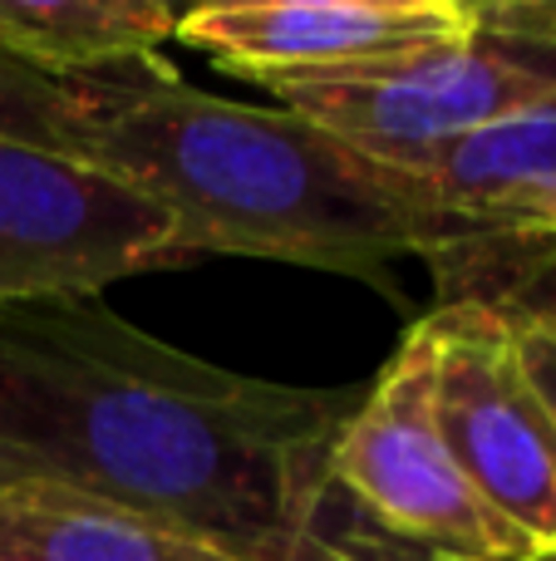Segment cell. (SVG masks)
I'll list each match as a JSON object with an SVG mask.
<instances>
[{
  "label": "cell",
  "instance_id": "obj_4",
  "mask_svg": "<svg viewBox=\"0 0 556 561\" xmlns=\"http://www.w3.org/2000/svg\"><path fill=\"white\" fill-rule=\"evenodd\" d=\"M331 483L374 561H532L463 478L433 419V340L414 320L331 444Z\"/></svg>",
  "mask_w": 556,
  "mask_h": 561
},
{
  "label": "cell",
  "instance_id": "obj_6",
  "mask_svg": "<svg viewBox=\"0 0 556 561\" xmlns=\"http://www.w3.org/2000/svg\"><path fill=\"white\" fill-rule=\"evenodd\" d=\"M177 262L173 222L148 197L69 153L0 138V310L99 296Z\"/></svg>",
  "mask_w": 556,
  "mask_h": 561
},
{
  "label": "cell",
  "instance_id": "obj_14",
  "mask_svg": "<svg viewBox=\"0 0 556 561\" xmlns=\"http://www.w3.org/2000/svg\"><path fill=\"white\" fill-rule=\"evenodd\" d=\"M10 483H25V478H20V473H15V468H10V463H5V458H0V488H10Z\"/></svg>",
  "mask_w": 556,
  "mask_h": 561
},
{
  "label": "cell",
  "instance_id": "obj_8",
  "mask_svg": "<svg viewBox=\"0 0 556 561\" xmlns=\"http://www.w3.org/2000/svg\"><path fill=\"white\" fill-rule=\"evenodd\" d=\"M0 561H242L163 517L59 483L0 488Z\"/></svg>",
  "mask_w": 556,
  "mask_h": 561
},
{
  "label": "cell",
  "instance_id": "obj_9",
  "mask_svg": "<svg viewBox=\"0 0 556 561\" xmlns=\"http://www.w3.org/2000/svg\"><path fill=\"white\" fill-rule=\"evenodd\" d=\"M173 35L158 0H0V55L74 84L158 65Z\"/></svg>",
  "mask_w": 556,
  "mask_h": 561
},
{
  "label": "cell",
  "instance_id": "obj_1",
  "mask_svg": "<svg viewBox=\"0 0 556 561\" xmlns=\"http://www.w3.org/2000/svg\"><path fill=\"white\" fill-rule=\"evenodd\" d=\"M360 385L232 375L99 296L0 310V458L242 561H374L331 483Z\"/></svg>",
  "mask_w": 556,
  "mask_h": 561
},
{
  "label": "cell",
  "instance_id": "obj_12",
  "mask_svg": "<svg viewBox=\"0 0 556 561\" xmlns=\"http://www.w3.org/2000/svg\"><path fill=\"white\" fill-rule=\"evenodd\" d=\"M502 310H508V325H512V345H518L522 365H528L532 385H537L542 404L552 409V424H556V276L502 300Z\"/></svg>",
  "mask_w": 556,
  "mask_h": 561
},
{
  "label": "cell",
  "instance_id": "obj_7",
  "mask_svg": "<svg viewBox=\"0 0 556 561\" xmlns=\"http://www.w3.org/2000/svg\"><path fill=\"white\" fill-rule=\"evenodd\" d=\"M473 25V0H207L177 15L173 39L266 89L419 55Z\"/></svg>",
  "mask_w": 556,
  "mask_h": 561
},
{
  "label": "cell",
  "instance_id": "obj_15",
  "mask_svg": "<svg viewBox=\"0 0 556 561\" xmlns=\"http://www.w3.org/2000/svg\"><path fill=\"white\" fill-rule=\"evenodd\" d=\"M532 561H556V557H532Z\"/></svg>",
  "mask_w": 556,
  "mask_h": 561
},
{
  "label": "cell",
  "instance_id": "obj_3",
  "mask_svg": "<svg viewBox=\"0 0 556 561\" xmlns=\"http://www.w3.org/2000/svg\"><path fill=\"white\" fill-rule=\"evenodd\" d=\"M473 10L478 25L449 45L266 89L394 168L478 128L556 114V0H473Z\"/></svg>",
  "mask_w": 556,
  "mask_h": 561
},
{
  "label": "cell",
  "instance_id": "obj_11",
  "mask_svg": "<svg viewBox=\"0 0 556 561\" xmlns=\"http://www.w3.org/2000/svg\"><path fill=\"white\" fill-rule=\"evenodd\" d=\"M79 118V84L74 79L39 75L30 65L0 55V138L30 148L69 153V128Z\"/></svg>",
  "mask_w": 556,
  "mask_h": 561
},
{
  "label": "cell",
  "instance_id": "obj_10",
  "mask_svg": "<svg viewBox=\"0 0 556 561\" xmlns=\"http://www.w3.org/2000/svg\"><path fill=\"white\" fill-rule=\"evenodd\" d=\"M409 173H419V183L453 217L473 222L493 242H547V237H522L518 217L556 193V114L449 138L414 158Z\"/></svg>",
  "mask_w": 556,
  "mask_h": 561
},
{
  "label": "cell",
  "instance_id": "obj_2",
  "mask_svg": "<svg viewBox=\"0 0 556 561\" xmlns=\"http://www.w3.org/2000/svg\"><path fill=\"white\" fill-rule=\"evenodd\" d=\"M69 158L148 197L183 256H262L380 290L399 256H424L443 300H512L556 276V242H493L409 168L360 153L286 104L193 89L163 59L79 79Z\"/></svg>",
  "mask_w": 556,
  "mask_h": 561
},
{
  "label": "cell",
  "instance_id": "obj_5",
  "mask_svg": "<svg viewBox=\"0 0 556 561\" xmlns=\"http://www.w3.org/2000/svg\"><path fill=\"white\" fill-rule=\"evenodd\" d=\"M424 320L449 454L532 552L556 557V424L512 345L502 300H439Z\"/></svg>",
  "mask_w": 556,
  "mask_h": 561
},
{
  "label": "cell",
  "instance_id": "obj_13",
  "mask_svg": "<svg viewBox=\"0 0 556 561\" xmlns=\"http://www.w3.org/2000/svg\"><path fill=\"white\" fill-rule=\"evenodd\" d=\"M518 232L522 237H547V242H556V193H547L542 203H532L528 213L518 217Z\"/></svg>",
  "mask_w": 556,
  "mask_h": 561
}]
</instances>
